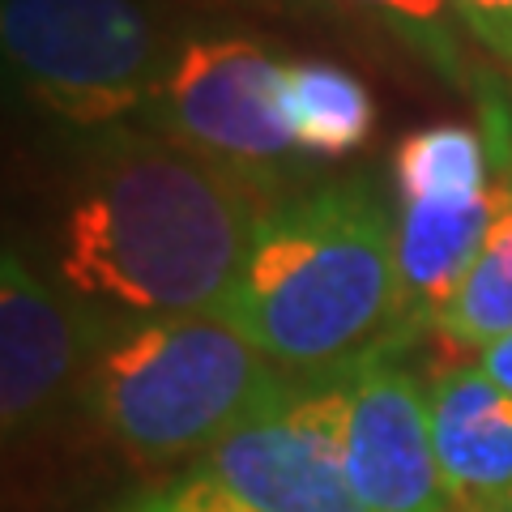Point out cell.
Wrapping results in <instances>:
<instances>
[{
  "label": "cell",
  "mask_w": 512,
  "mask_h": 512,
  "mask_svg": "<svg viewBox=\"0 0 512 512\" xmlns=\"http://www.w3.org/2000/svg\"><path fill=\"white\" fill-rule=\"evenodd\" d=\"M495 205H500V180L483 197L397 201V261H402L410 320L423 333H431V320L440 316L461 278L470 274L474 256L483 252Z\"/></svg>",
  "instance_id": "obj_10"
},
{
  "label": "cell",
  "mask_w": 512,
  "mask_h": 512,
  "mask_svg": "<svg viewBox=\"0 0 512 512\" xmlns=\"http://www.w3.org/2000/svg\"><path fill=\"white\" fill-rule=\"evenodd\" d=\"M436 457L453 512H500L512 500V393L478 363L427 380Z\"/></svg>",
  "instance_id": "obj_9"
},
{
  "label": "cell",
  "mask_w": 512,
  "mask_h": 512,
  "mask_svg": "<svg viewBox=\"0 0 512 512\" xmlns=\"http://www.w3.org/2000/svg\"><path fill=\"white\" fill-rule=\"evenodd\" d=\"M192 478L244 512H363L342 453V372L295 376L197 457Z\"/></svg>",
  "instance_id": "obj_6"
},
{
  "label": "cell",
  "mask_w": 512,
  "mask_h": 512,
  "mask_svg": "<svg viewBox=\"0 0 512 512\" xmlns=\"http://www.w3.org/2000/svg\"><path fill=\"white\" fill-rule=\"evenodd\" d=\"M286 376H333L423 333L397 261V218L367 180L282 197L222 303Z\"/></svg>",
  "instance_id": "obj_2"
},
{
  "label": "cell",
  "mask_w": 512,
  "mask_h": 512,
  "mask_svg": "<svg viewBox=\"0 0 512 512\" xmlns=\"http://www.w3.org/2000/svg\"><path fill=\"white\" fill-rule=\"evenodd\" d=\"M282 56L256 39L205 35L171 52L150 128L252 180L295 192L312 158L282 116Z\"/></svg>",
  "instance_id": "obj_5"
},
{
  "label": "cell",
  "mask_w": 512,
  "mask_h": 512,
  "mask_svg": "<svg viewBox=\"0 0 512 512\" xmlns=\"http://www.w3.org/2000/svg\"><path fill=\"white\" fill-rule=\"evenodd\" d=\"M282 197L154 128H103L60 218V282L116 320L214 312Z\"/></svg>",
  "instance_id": "obj_1"
},
{
  "label": "cell",
  "mask_w": 512,
  "mask_h": 512,
  "mask_svg": "<svg viewBox=\"0 0 512 512\" xmlns=\"http://www.w3.org/2000/svg\"><path fill=\"white\" fill-rule=\"evenodd\" d=\"M175 495H180L184 512H244L239 504H231L227 495H218L210 483H201V478H184V483H175Z\"/></svg>",
  "instance_id": "obj_17"
},
{
  "label": "cell",
  "mask_w": 512,
  "mask_h": 512,
  "mask_svg": "<svg viewBox=\"0 0 512 512\" xmlns=\"http://www.w3.org/2000/svg\"><path fill=\"white\" fill-rule=\"evenodd\" d=\"M491 141L470 124H427L397 141L393 192L397 201H457L483 197L500 175H491Z\"/></svg>",
  "instance_id": "obj_13"
},
{
  "label": "cell",
  "mask_w": 512,
  "mask_h": 512,
  "mask_svg": "<svg viewBox=\"0 0 512 512\" xmlns=\"http://www.w3.org/2000/svg\"><path fill=\"white\" fill-rule=\"evenodd\" d=\"M478 107H483V133L491 141L495 175H512V77L504 86H478Z\"/></svg>",
  "instance_id": "obj_16"
},
{
  "label": "cell",
  "mask_w": 512,
  "mask_h": 512,
  "mask_svg": "<svg viewBox=\"0 0 512 512\" xmlns=\"http://www.w3.org/2000/svg\"><path fill=\"white\" fill-rule=\"evenodd\" d=\"M116 329V316L99 312L69 286L35 274L22 252L5 248L0 261V419L5 436L35 431L90 389V372Z\"/></svg>",
  "instance_id": "obj_8"
},
{
  "label": "cell",
  "mask_w": 512,
  "mask_h": 512,
  "mask_svg": "<svg viewBox=\"0 0 512 512\" xmlns=\"http://www.w3.org/2000/svg\"><path fill=\"white\" fill-rule=\"evenodd\" d=\"M389 342L342 372V453L363 512H453L431 431V393Z\"/></svg>",
  "instance_id": "obj_7"
},
{
  "label": "cell",
  "mask_w": 512,
  "mask_h": 512,
  "mask_svg": "<svg viewBox=\"0 0 512 512\" xmlns=\"http://www.w3.org/2000/svg\"><path fill=\"white\" fill-rule=\"evenodd\" d=\"M291 380L222 308L146 316L116 320L90 406L137 466H175L205 457Z\"/></svg>",
  "instance_id": "obj_3"
},
{
  "label": "cell",
  "mask_w": 512,
  "mask_h": 512,
  "mask_svg": "<svg viewBox=\"0 0 512 512\" xmlns=\"http://www.w3.org/2000/svg\"><path fill=\"white\" fill-rule=\"evenodd\" d=\"M0 39L18 86L73 128L146 111L171 52L137 0H5Z\"/></svg>",
  "instance_id": "obj_4"
},
{
  "label": "cell",
  "mask_w": 512,
  "mask_h": 512,
  "mask_svg": "<svg viewBox=\"0 0 512 512\" xmlns=\"http://www.w3.org/2000/svg\"><path fill=\"white\" fill-rule=\"evenodd\" d=\"M500 512H512V500H508V504H504V508H500Z\"/></svg>",
  "instance_id": "obj_20"
},
{
  "label": "cell",
  "mask_w": 512,
  "mask_h": 512,
  "mask_svg": "<svg viewBox=\"0 0 512 512\" xmlns=\"http://www.w3.org/2000/svg\"><path fill=\"white\" fill-rule=\"evenodd\" d=\"M116 512H184V508H180V495H175V487H167V491H146V495H137V500L120 504Z\"/></svg>",
  "instance_id": "obj_19"
},
{
  "label": "cell",
  "mask_w": 512,
  "mask_h": 512,
  "mask_svg": "<svg viewBox=\"0 0 512 512\" xmlns=\"http://www.w3.org/2000/svg\"><path fill=\"white\" fill-rule=\"evenodd\" d=\"M512 333V175H500V205L495 222L474 256L470 274L461 278L453 299L431 320V338L448 355H483Z\"/></svg>",
  "instance_id": "obj_12"
},
{
  "label": "cell",
  "mask_w": 512,
  "mask_h": 512,
  "mask_svg": "<svg viewBox=\"0 0 512 512\" xmlns=\"http://www.w3.org/2000/svg\"><path fill=\"white\" fill-rule=\"evenodd\" d=\"M282 116L308 158H346L367 146L376 128V103L346 64L286 60L282 64Z\"/></svg>",
  "instance_id": "obj_11"
},
{
  "label": "cell",
  "mask_w": 512,
  "mask_h": 512,
  "mask_svg": "<svg viewBox=\"0 0 512 512\" xmlns=\"http://www.w3.org/2000/svg\"><path fill=\"white\" fill-rule=\"evenodd\" d=\"M478 367H483V372L500 384V389L512 393V333L504 342H495L491 350H483V355H478Z\"/></svg>",
  "instance_id": "obj_18"
},
{
  "label": "cell",
  "mask_w": 512,
  "mask_h": 512,
  "mask_svg": "<svg viewBox=\"0 0 512 512\" xmlns=\"http://www.w3.org/2000/svg\"><path fill=\"white\" fill-rule=\"evenodd\" d=\"M346 5L372 13L384 26H393L444 77H453V82L466 77V60H461V47L453 35V18H457L453 0H346Z\"/></svg>",
  "instance_id": "obj_14"
},
{
  "label": "cell",
  "mask_w": 512,
  "mask_h": 512,
  "mask_svg": "<svg viewBox=\"0 0 512 512\" xmlns=\"http://www.w3.org/2000/svg\"><path fill=\"white\" fill-rule=\"evenodd\" d=\"M457 22L512 69V0H453Z\"/></svg>",
  "instance_id": "obj_15"
}]
</instances>
